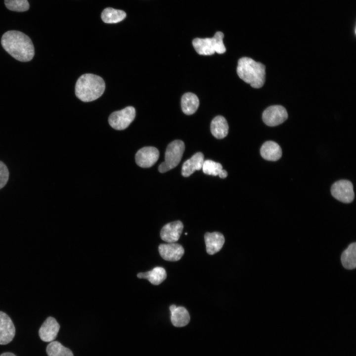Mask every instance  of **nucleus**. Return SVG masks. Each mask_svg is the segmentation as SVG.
Wrapping results in <instances>:
<instances>
[{
    "instance_id": "nucleus-19",
    "label": "nucleus",
    "mask_w": 356,
    "mask_h": 356,
    "mask_svg": "<svg viewBox=\"0 0 356 356\" xmlns=\"http://www.w3.org/2000/svg\"><path fill=\"white\" fill-rule=\"evenodd\" d=\"M199 105L198 97L192 92L184 93L181 99V106L182 112L186 115H192L197 110Z\"/></svg>"
},
{
    "instance_id": "nucleus-24",
    "label": "nucleus",
    "mask_w": 356,
    "mask_h": 356,
    "mask_svg": "<svg viewBox=\"0 0 356 356\" xmlns=\"http://www.w3.org/2000/svg\"><path fill=\"white\" fill-rule=\"evenodd\" d=\"M48 356H74L72 352L58 341H52L47 346Z\"/></svg>"
},
{
    "instance_id": "nucleus-21",
    "label": "nucleus",
    "mask_w": 356,
    "mask_h": 356,
    "mask_svg": "<svg viewBox=\"0 0 356 356\" xmlns=\"http://www.w3.org/2000/svg\"><path fill=\"white\" fill-rule=\"evenodd\" d=\"M126 17V13L124 11L111 7L105 8L101 15L102 21L108 24L119 23L124 20Z\"/></svg>"
},
{
    "instance_id": "nucleus-26",
    "label": "nucleus",
    "mask_w": 356,
    "mask_h": 356,
    "mask_svg": "<svg viewBox=\"0 0 356 356\" xmlns=\"http://www.w3.org/2000/svg\"><path fill=\"white\" fill-rule=\"evenodd\" d=\"M9 178V172L6 166L0 161V189L6 184Z\"/></svg>"
},
{
    "instance_id": "nucleus-20",
    "label": "nucleus",
    "mask_w": 356,
    "mask_h": 356,
    "mask_svg": "<svg viewBox=\"0 0 356 356\" xmlns=\"http://www.w3.org/2000/svg\"><path fill=\"white\" fill-rule=\"evenodd\" d=\"M356 244L351 243L342 253L341 261L343 266L346 269H352L356 267Z\"/></svg>"
},
{
    "instance_id": "nucleus-25",
    "label": "nucleus",
    "mask_w": 356,
    "mask_h": 356,
    "mask_svg": "<svg viewBox=\"0 0 356 356\" xmlns=\"http://www.w3.org/2000/svg\"><path fill=\"white\" fill-rule=\"evenodd\" d=\"M4 3L7 9L17 12L26 11L29 8L28 0H4Z\"/></svg>"
},
{
    "instance_id": "nucleus-1",
    "label": "nucleus",
    "mask_w": 356,
    "mask_h": 356,
    "mask_svg": "<svg viewBox=\"0 0 356 356\" xmlns=\"http://www.w3.org/2000/svg\"><path fill=\"white\" fill-rule=\"evenodd\" d=\"M1 44L5 50L18 61H29L34 56L31 40L21 32L12 30L5 32L2 36Z\"/></svg>"
},
{
    "instance_id": "nucleus-3",
    "label": "nucleus",
    "mask_w": 356,
    "mask_h": 356,
    "mask_svg": "<svg viewBox=\"0 0 356 356\" xmlns=\"http://www.w3.org/2000/svg\"><path fill=\"white\" fill-rule=\"evenodd\" d=\"M265 66L251 58L243 57L238 61L237 73L245 83L256 89L263 87L265 82Z\"/></svg>"
},
{
    "instance_id": "nucleus-2",
    "label": "nucleus",
    "mask_w": 356,
    "mask_h": 356,
    "mask_svg": "<svg viewBox=\"0 0 356 356\" xmlns=\"http://www.w3.org/2000/svg\"><path fill=\"white\" fill-rule=\"evenodd\" d=\"M105 88V82L101 77L92 74H85L76 82L75 94L83 101H92L101 96Z\"/></svg>"
},
{
    "instance_id": "nucleus-18",
    "label": "nucleus",
    "mask_w": 356,
    "mask_h": 356,
    "mask_svg": "<svg viewBox=\"0 0 356 356\" xmlns=\"http://www.w3.org/2000/svg\"><path fill=\"white\" fill-rule=\"evenodd\" d=\"M137 276L139 278L147 279L151 284L157 285L166 278L167 274L163 267H157L150 271L139 272L137 274Z\"/></svg>"
},
{
    "instance_id": "nucleus-15",
    "label": "nucleus",
    "mask_w": 356,
    "mask_h": 356,
    "mask_svg": "<svg viewBox=\"0 0 356 356\" xmlns=\"http://www.w3.org/2000/svg\"><path fill=\"white\" fill-rule=\"evenodd\" d=\"M204 155L198 152L194 154L190 159L185 161L182 166L181 174L184 177H188L195 171H199L202 168L204 161Z\"/></svg>"
},
{
    "instance_id": "nucleus-9",
    "label": "nucleus",
    "mask_w": 356,
    "mask_h": 356,
    "mask_svg": "<svg viewBox=\"0 0 356 356\" xmlns=\"http://www.w3.org/2000/svg\"><path fill=\"white\" fill-rule=\"evenodd\" d=\"M159 157V152L156 148L148 146L141 148L136 152L135 160L138 166L147 168L154 165Z\"/></svg>"
},
{
    "instance_id": "nucleus-5",
    "label": "nucleus",
    "mask_w": 356,
    "mask_h": 356,
    "mask_svg": "<svg viewBox=\"0 0 356 356\" xmlns=\"http://www.w3.org/2000/svg\"><path fill=\"white\" fill-rule=\"evenodd\" d=\"M184 150V143L180 140L169 143L165 152V161L159 165V171L164 173L175 168L180 162Z\"/></svg>"
},
{
    "instance_id": "nucleus-14",
    "label": "nucleus",
    "mask_w": 356,
    "mask_h": 356,
    "mask_svg": "<svg viewBox=\"0 0 356 356\" xmlns=\"http://www.w3.org/2000/svg\"><path fill=\"white\" fill-rule=\"evenodd\" d=\"M206 251L209 255H214L222 248L224 243V237L219 232H207L204 235Z\"/></svg>"
},
{
    "instance_id": "nucleus-13",
    "label": "nucleus",
    "mask_w": 356,
    "mask_h": 356,
    "mask_svg": "<svg viewBox=\"0 0 356 356\" xmlns=\"http://www.w3.org/2000/svg\"><path fill=\"white\" fill-rule=\"evenodd\" d=\"M183 225L180 221H176L165 225L160 232L161 239L168 243L177 241L182 233Z\"/></svg>"
},
{
    "instance_id": "nucleus-12",
    "label": "nucleus",
    "mask_w": 356,
    "mask_h": 356,
    "mask_svg": "<svg viewBox=\"0 0 356 356\" xmlns=\"http://www.w3.org/2000/svg\"><path fill=\"white\" fill-rule=\"evenodd\" d=\"M161 257L168 261H177L180 259L184 253L183 247L178 243L161 244L158 248Z\"/></svg>"
},
{
    "instance_id": "nucleus-22",
    "label": "nucleus",
    "mask_w": 356,
    "mask_h": 356,
    "mask_svg": "<svg viewBox=\"0 0 356 356\" xmlns=\"http://www.w3.org/2000/svg\"><path fill=\"white\" fill-rule=\"evenodd\" d=\"M202 170L204 173L213 176H219L220 178H224L227 176V172L222 169V166L220 163L211 160L204 161Z\"/></svg>"
},
{
    "instance_id": "nucleus-29",
    "label": "nucleus",
    "mask_w": 356,
    "mask_h": 356,
    "mask_svg": "<svg viewBox=\"0 0 356 356\" xmlns=\"http://www.w3.org/2000/svg\"><path fill=\"white\" fill-rule=\"evenodd\" d=\"M185 235H187V233H185Z\"/></svg>"
},
{
    "instance_id": "nucleus-16",
    "label": "nucleus",
    "mask_w": 356,
    "mask_h": 356,
    "mask_svg": "<svg viewBox=\"0 0 356 356\" xmlns=\"http://www.w3.org/2000/svg\"><path fill=\"white\" fill-rule=\"evenodd\" d=\"M261 156L265 160L270 161H276L282 156V150L280 146L273 141H267L264 142L260 149Z\"/></svg>"
},
{
    "instance_id": "nucleus-4",
    "label": "nucleus",
    "mask_w": 356,
    "mask_h": 356,
    "mask_svg": "<svg viewBox=\"0 0 356 356\" xmlns=\"http://www.w3.org/2000/svg\"><path fill=\"white\" fill-rule=\"evenodd\" d=\"M223 34L218 31L212 38L194 39L192 41V45L200 55H211L215 52L222 54L226 51L223 43Z\"/></svg>"
},
{
    "instance_id": "nucleus-23",
    "label": "nucleus",
    "mask_w": 356,
    "mask_h": 356,
    "mask_svg": "<svg viewBox=\"0 0 356 356\" xmlns=\"http://www.w3.org/2000/svg\"><path fill=\"white\" fill-rule=\"evenodd\" d=\"M171 313V319L172 324L176 327H183L186 325L190 321L189 314L187 310L183 307H177Z\"/></svg>"
},
{
    "instance_id": "nucleus-6",
    "label": "nucleus",
    "mask_w": 356,
    "mask_h": 356,
    "mask_svg": "<svg viewBox=\"0 0 356 356\" xmlns=\"http://www.w3.org/2000/svg\"><path fill=\"white\" fill-rule=\"evenodd\" d=\"M135 116V110L132 106L113 112L109 116L108 122L113 129L123 130L126 129L133 121Z\"/></svg>"
},
{
    "instance_id": "nucleus-28",
    "label": "nucleus",
    "mask_w": 356,
    "mask_h": 356,
    "mask_svg": "<svg viewBox=\"0 0 356 356\" xmlns=\"http://www.w3.org/2000/svg\"><path fill=\"white\" fill-rule=\"evenodd\" d=\"M177 308L176 306L175 305H172L170 307V310L171 311V312H173L175 309Z\"/></svg>"
},
{
    "instance_id": "nucleus-11",
    "label": "nucleus",
    "mask_w": 356,
    "mask_h": 356,
    "mask_svg": "<svg viewBox=\"0 0 356 356\" xmlns=\"http://www.w3.org/2000/svg\"><path fill=\"white\" fill-rule=\"evenodd\" d=\"M60 325L53 317H48L39 329L40 339L44 342H49L54 340L57 336Z\"/></svg>"
},
{
    "instance_id": "nucleus-10",
    "label": "nucleus",
    "mask_w": 356,
    "mask_h": 356,
    "mask_svg": "<svg viewBox=\"0 0 356 356\" xmlns=\"http://www.w3.org/2000/svg\"><path fill=\"white\" fill-rule=\"evenodd\" d=\"M15 334V328L10 317L0 311V345H6L12 341Z\"/></svg>"
},
{
    "instance_id": "nucleus-8",
    "label": "nucleus",
    "mask_w": 356,
    "mask_h": 356,
    "mask_svg": "<svg viewBox=\"0 0 356 356\" xmlns=\"http://www.w3.org/2000/svg\"><path fill=\"white\" fill-rule=\"evenodd\" d=\"M288 118L286 110L281 105H272L267 107L262 115L264 123L270 127L278 126Z\"/></svg>"
},
{
    "instance_id": "nucleus-17",
    "label": "nucleus",
    "mask_w": 356,
    "mask_h": 356,
    "mask_svg": "<svg viewBox=\"0 0 356 356\" xmlns=\"http://www.w3.org/2000/svg\"><path fill=\"white\" fill-rule=\"evenodd\" d=\"M212 135L218 139L225 137L228 132V125L227 121L222 116H217L212 121L210 125Z\"/></svg>"
},
{
    "instance_id": "nucleus-7",
    "label": "nucleus",
    "mask_w": 356,
    "mask_h": 356,
    "mask_svg": "<svg viewBox=\"0 0 356 356\" xmlns=\"http://www.w3.org/2000/svg\"><path fill=\"white\" fill-rule=\"evenodd\" d=\"M331 193L335 198L344 203L352 202L355 198L353 184L346 179L335 182L331 186Z\"/></svg>"
},
{
    "instance_id": "nucleus-27",
    "label": "nucleus",
    "mask_w": 356,
    "mask_h": 356,
    "mask_svg": "<svg viewBox=\"0 0 356 356\" xmlns=\"http://www.w3.org/2000/svg\"><path fill=\"white\" fill-rule=\"evenodd\" d=\"M0 356H16V355L12 353L5 352L1 354Z\"/></svg>"
}]
</instances>
